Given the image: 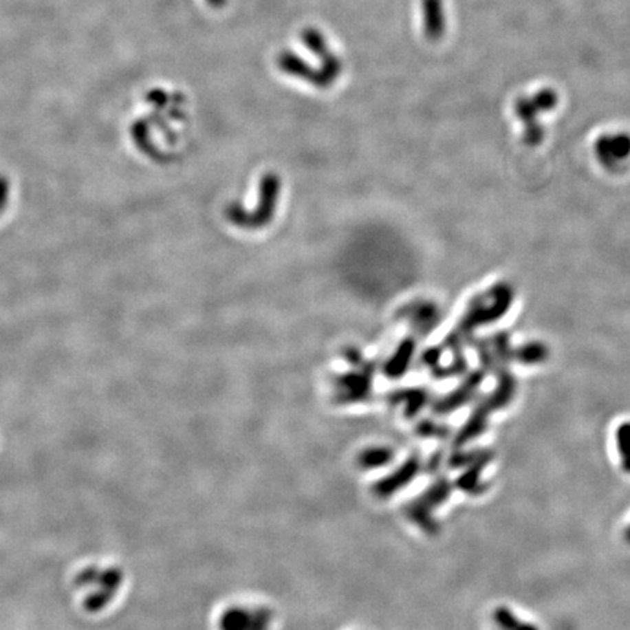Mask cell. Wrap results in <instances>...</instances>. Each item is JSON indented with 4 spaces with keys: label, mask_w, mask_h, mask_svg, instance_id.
<instances>
[{
    "label": "cell",
    "mask_w": 630,
    "mask_h": 630,
    "mask_svg": "<svg viewBox=\"0 0 630 630\" xmlns=\"http://www.w3.org/2000/svg\"><path fill=\"white\" fill-rule=\"evenodd\" d=\"M453 489L454 483L446 477L436 479L425 493L407 506V517L426 534L436 536L441 531V527L433 517V511L450 499Z\"/></svg>",
    "instance_id": "1"
},
{
    "label": "cell",
    "mask_w": 630,
    "mask_h": 630,
    "mask_svg": "<svg viewBox=\"0 0 630 630\" xmlns=\"http://www.w3.org/2000/svg\"><path fill=\"white\" fill-rule=\"evenodd\" d=\"M490 415H492V409L489 407V404L486 402L480 403L475 410H472V413L470 415L468 420L464 423L463 428L459 429V432L457 433L455 439H454V445L457 448H463L464 445L470 444L471 441L477 439L479 436H481L484 432H486L488 420Z\"/></svg>",
    "instance_id": "2"
},
{
    "label": "cell",
    "mask_w": 630,
    "mask_h": 630,
    "mask_svg": "<svg viewBox=\"0 0 630 630\" xmlns=\"http://www.w3.org/2000/svg\"><path fill=\"white\" fill-rule=\"evenodd\" d=\"M420 468H422V463H420L419 457H416V455L410 457L407 461L402 467H400L397 471H394L393 475H390L389 477H385L384 480H381L377 484V492L381 496L393 495L394 492L404 488L406 484H409L411 480H413L419 475Z\"/></svg>",
    "instance_id": "3"
},
{
    "label": "cell",
    "mask_w": 630,
    "mask_h": 630,
    "mask_svg": "<svg viewBox=\"0 0 630 630\" xmlns=\"http://www.w3.org/2000/svg\"><path fill=\"white\" fill-rule=\"evenodd\" d=\"M492 459H493V453L490 451L488 455L480 458L479 461H476L475 464L466 467L463 475L455 480L454 488H457L458 490H461L464 493H468V495H481L483 492H486L488 484L481 481V472L484 471L488 464L492 463Z\"/></svg>",
    "instance_id": "4"
},
{
    "label": "cell",
    "mask_w": 630,
    "mask_h": 630,
    "mask_svg": "<svg viewBox=\"0 0 630 630\" xmlns=\"http://www.w3.org/2000/svg\"><path fill=\"white\" fill-rule=\"evenodd\" d=\"M425 34L429 41H439L446 30V18L442 0H422Z\"/></svg>",
    "instance_id": "5"
},
{
    "label": "cell",
    "mask_w": 630,
    "mask_h": 630,
    "mask_svg": "<svg viewBox=\"0 0 630 630\" xmlns=\"http://www.w3.org/2000/svg\"><path fill=\"white\" fill-rule=\"evenodd\" d=\"M481 382L480 373H472L471 377L459 387V389L450 395L444 397L439 402H436L433 406V411L436 415H450L454 410H458L463 404H466L468 400L472 397V393Z\"/></svg>",
    "instance_id": "6"
},
{
    "label": "cell",
    "mask_w": 630,
    "mask_h": 630,
    "mask_svg": "<svg viewBox=\"0 0 630 630\" xmlns=\"http://www.w3.org/2000/svg\"><path fill=\"white\" fill-rule=\"evenodd\" d=\"M493 619L496 624L503 630H539L534 624L519 622L518 617L505 605H501L493 611Z\"/></svg>",
    "instance_id": "7"
},
{
    "label": "cell",
    "mask_w": 630,
    "mask_h": 630,
    "mask_svg": "<svg viewBox=\"0 0 630 630\" xmlns=\"http://www.w3.org/2000/svg\"><path fill=\"white\" fill-rule=\"evenodd\" d=\"M490 451L488 450H468V451H463V450H458L455 451L450 458H448V466H450V468L455 470V468H466L471 464H475L476 461H479L480 458H483L484 455H488Z\"/></svg>",
    "instance_id": "8"
},
{
    "label": "cell",
    "mask_w": 630,
    "mask_h": 630,
    "mask_svg": "<svg viewBox=\"0 0 630 630\" xmlns=\"http://www.w3.org/2000/svg\"><path fill=\"white\" fill-rule=\"evenodd\" d=\"M417 435L425 436V438H445L450 433V429L439 423H435L432 420H423L420 422L417 428Z\"/></svg>",
    "instance_id": "9"
},
{
    "label": "cell",
    "mask_w": 630,
    "mask_h": 630,
    "mask_svg": "<svg viewBox=\"0 0 630 630\" xmlns=\"http://www.w3.org/2000/svg\"><path fill=\"white\" fill-rule=\"evenodd\" d=\"M393 459V451L389 450V448H377V450H371L365 455V461L368 466H384L387 463H390Z\"/></svg>",
    "instance_id": "10"
},
{
    "label": "cell",
    "mask_w": 630,
    "mask_h": 630,
    "mask_svg": "<svg viewBox=\"0 0 630 630\" xmlns=\"http://www.w3.org/2000/svg\"><path fill=\"white\" fill-rule=\"evenodd\" d=\"M616 442H617V450H619L620 455L629 450V446H630V422L622 423V425L617 428V431H616Z\"/></svg>",
    "instance_id": "11"
},
{
    "label": "cell",
    "mask_w": 630,
    "mask_h": 630,
    "mask_svg": "<svg viewBox=\"0 0 630 630\" xmlns=\"http://www.w3.org/2000/svg\"><path fill=\"white\" fill-rule=\"evenodd\" d=\"M100 578L98 575V571H96L95 567H88V569H85L83 572H80L76 578V584L78 585H91L94 580H96Z\"/></svg>",
    "instance_id": "12"
},
{
    "label": "cell",
    "mask_w": 630,
    "mask_h": 630,
    "mask_svg": "<svg viewBox=\"0 0 630 630\" xmlns=\"http://www.w3.org/2000/svg\"><path fill=\"white\" fill-rule=\"evenodd\" d=\"M620 457H622V467H623V470L630 475V446H629V450L626 453H623Z\"/></svg>",
    "instance_id": "13"
},
{
    "label": "cell",
    "mask_w": 630,
    "mask_h": 630,
    "mask_svg": "<svg viewBox=\"0 0 630 630\" xmlns=\"http://www.w3.org/2000/svg\"><path fill=\"white\" fill-rule=\"evenodd\" d=\"M439 466H441V454L432 455L431 464H429V471H436V468H438Z\"/></svg>",
    "instance_id": "14"
},
{
    "label": "cell",
    "mask_w": 630,
    "mask_h": 630,
    "mask_svg": "<svg viewBox=\"0 0 630 630\" xmlns=\"http://www.w3.org/2000/svg\"><path fill=\"white\" fill-rule=\"evenodd\" d=\"M624 539H626V541L630 544V527H629V528L626 530V532H624Z\"/></svg>",
    "instance_id": "15"
}]
</instances>
